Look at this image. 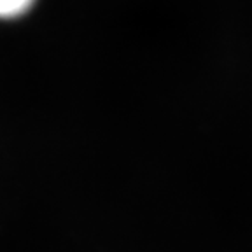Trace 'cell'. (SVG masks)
<instances>
[{
	"instance_id": "6da1fadb",
	"label": "cell",
	"mask_w": 252,
	"mask_h": 252,
	"mask_svg": "<svg viewBox=\"0 0 252 252\" xmlns=\"http://www.w3.org/2000/svg\"><path fill=\"white\" fill-rule=\"evenodd\" d=\"M33 0H0V18H16L32 7Z\"/></svg>"
}]
</instances>
